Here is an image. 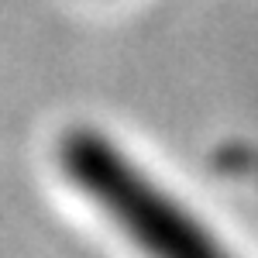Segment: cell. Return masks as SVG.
Segmentation results:
<instances>
[{"instance_id": "cell-1", "label": "cell", "mask_w": 258, "mask_h": 258, "mask_svg": "<svg viewBox=\"0 0 258 258\" xmlns=\"http://www.w3.org/2000/svg\"><path fill=\"white\" fill-rule=\"evenodd\" d=\"M62 169L73 186L148 258H234L179 200H172L117 145L93 131L62 141Z\"/></svg>"}]
</instances>
